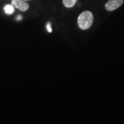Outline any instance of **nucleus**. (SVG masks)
I'll return each instance as SVG.
<instances>
[{"instance_id":"nucleus-1","label":"nucleus","mask_w":124,"mask_h":124,"mask_svg":"<svg viewBox=\"0 0 124 124\" xmlns=\"http://www.w3.org/2000/svg\"><path fill=\"white\" fill-rule=\"evenodd\" d=\"M78 26L82 30H87L90 28L93 23V15L89 11L85 10L79 15L78 17Z\"/></svg>"},{"instance_id":"nucleus-2","label":"nucleus","mask_w":124,"mask_h":124,"mask_svg":"<svg viewBox=\"0 0 124 124\" xmlns=\"http://www.w3.org/2000/svg\"><path fill=\"white\" fill-rule=\"evenodd\" d=\"M123 3L124 0H109L105 5V7L107 10L112 11L119 8Z\"/></svg>"},{"instance_id":"nucleus-3","label":"nucleus","mask_w":124,"mask_h":124,"mask_svg":"<svg viewBox=\"0 0 124 124\" xmlns=\"http://www.w3.org/2000/svg\"><path fill=\"white\" fill-rule=\"evenodd\" d=\"M12 5L21 11H26L29 8V4L22 0H13Z\"/></svg>"},{"instance_id":"nucleus-4","label":"nucleus","mask_w":124,"mask_h":124,"mask_svg":"<svg viewBox=\"0 0 124 124\" xmlns=\"http://www.w3.org/2000/svg\"><path fill=\"white\" fill-rule=\"evenodd\" d=\"M77 0H63V4L67 8H72L75 5Z\"/></svg>"},{"instance_id":"nucleus-5","label":"nucleus","mask_w":124,"mask_h":124,"mask_svg":"<svg viewBox=\"0 0 124 124\" xmlns=\"http://www.w3.org/2000/svg\"><path fill=\"white\" fill-rule=\"evenodd\" d=\"M4 11L7 15H12L14 13V11H15L14 6L13 5H6L4 7Z\"/></svg>"},{"instance_id":"nucleus-6","label":"nucleus","mask_w":124,"mask_h":124,"mask_svg":"<svg viewBox=\"0 0 124 124\" xmlns=\"http://www.w3.org/2000/svg\"><path fill=\"white\" fill-rule=\"evenodd\" d=\"M47 30H48V31L49 32H52V28H51V25H50V23H47Z\"/></svg>"},{"instance_id":"nucleus-7","label":"nucleus","mask_w":124,"mask_h":124,"mask_svg":"<svg viewBox=\"0 0 124 124\" xmlns=\"http://www.w3.org/2000/svg\"><path fill=\"white\" fill-rule=\"evenodd\" d=\"M22 16H18L17 18V20H21L22 19Z\"/></svg>"}]
</instances>
